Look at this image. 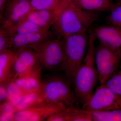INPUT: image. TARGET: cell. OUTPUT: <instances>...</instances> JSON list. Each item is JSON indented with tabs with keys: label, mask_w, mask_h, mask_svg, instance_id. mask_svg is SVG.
<instances>
[{
	"label": "cell",
	"mask_w": 121,
	"mask_h": 121,
	"mask_svg": "<svg viewBox=\"0 0 121 121\" xmlns=\"http://www.w3.org/2000/svg\"><path fill=\"white\" fill-rule=\"evenodd\" d=\"M98 13L84 10L66 0L51 26V31L56 38L60 39L70 35L86 33L98 19Z\"/></svg>",
	"instance_id": "6da1fadb"
},
{
	"label": "cell",
	"mask_w": 121,
	"mask_h": 121,
	"mask_svg": "<svg viewBox=\"0 0 121 121\" xmlns=\"http://www.w3.org/2000/svg\"><path fill=\"white\" fill-rule=\"evenodd\" d=\"M89 33V41L86 53L78 68L72 84L76 101L82 106L92 94L99 80L95 62L96 47L95 37L91 30Z\"/></svg>",
	"instance_id": "7a4b0ae2"
},
{
	"label": "cell",
	"mask_w": 121,
	"mask_h": 121,
	"mask_svg": "<svg viewBox=\"0 0 121 121\" xmlns=\"http://www.w3.org/2000/svg\"><path fill=\"white\" fill-rule=\"evenodd\" d=\"M56 71L42 77L39 92L45 100L62 103L66 107L73 106L76 99L71 89V79L64 72Z\"/></svg>",
	"instance_id": "3957f363"
},
{
	"label": "cell",
	"mask_w": 121,
	"mask_h": 121,
	"mask_svg": "<svg viewBox=\"0 0 121 121\" xmlns=\"http://www.w3.org/2000/svg\"><path fill=\"white\" fill-rule=\"evenodd\" d=\"M87 33L70 35L62 39L65 59L57 70L59 69L66 74L71 79L72 84L87 50L89 33Z\"/></svg>",
	"instance_id": "277c9868"
},
{
	"label": "cell",
	"mask_w": 121,
	"mask_h": 121,
	"mask_svg": "<svg viewBox=\"0 0 121 121\" xmlns=\"http://www.w3.org/2000/svg\"><path fill=\"white\" fill-rule=\"evenodd\" d=\"M31 49L35 53L43 69L56 71L64 61L65 53L62 39L50 37Z\"/></svg>",
	"instance_id": "5b68a950"
},
{
	"label": "cell",
	"mask_w": 121,
	"mask_h": 121,
	"mask_svg": "<svg viewBox=\"0 0 121 121\" xmlns=\"http://www.w3.org/2000/svg\"><path fill=\"white\" fill-rule=\"evenodd\" d=\"M121 59V49H114L99 43L96 48L95 66L99 81L103 84L118 68Z\"/></svg>",
	"instance_id": "8992f818"
},
{
	"label": "cell",
	"mask_w": 121,
	"mask_h": 121,
	"mask_svg": "<svg viewBox=\"0 0 121 121\" xmlns=\"http://www.w3.org/2000/svg\"><path fill=\"white\" fill-rule=\"evenodd\" d=\"M66 107L60 103L43 100L22 110L16 111L13 121H46L51 115Z\"/></svg>",
	"instance_id": "52a82bcc"
},
{
	"label": "cell",
	"mask_w": 121,
	"mask_h": 121,
	"mask_svg": "<svg viewBox=\"0 0 121 121\" xmlns=\"http://www.w3.org/2000/svg\"><path fill=\"white\" fill-rule=\"evenodd\" d=\"M82 108L91 111L121 109V96L105 84H101L82 106Z\"/></svg>",
	"instance_id": "ba28073f"
},
{
	"label": "cell",
	"mask_w": 121,
	"mask_h": 121,
	"mask_svg": "<svg viewBox=\"0 0 121 121\" xmlns=\"http://www.w3.org/2000/svg\"><path fill=\"white\" fill-rule=\"evenodd\" d=\"M33 11L30 0H8L0 20V29L16 24Z\"/></svg>",
	"instance_id": "9c48e42d"
},
{
	"label": "cell",
	"mask_w": 121,
	"mask_h": 121,
	"mask_svg": "<svg viewBox=\"0 0 121 121\" xmlns=\"http://www.w3.org/2000/svg\"><path fill=\"white\" fill-rule=\"evenodd\" d=\"M16 51V56L12 69V78L27 73L39 63L35 53L31 48H25Z\"/></svg>",
	"instance_id": "30bf717a"
},
{
	"label": "cell",
	"mask_w": 121,
	"mask_h": 121,
	"mask_svg": "<svg viewBox=\"0 0 121 121\" xmlns=\"http://www.w3.org/2000/svg\"><path fill=\"white\" fill-rule=\"evenodd\" d=\"M99 43L114 49H121V28L109 24L91 30Z\"/></svg>",
	"instance_id": "8fae6325"
},
{
	"label": "cell",
	"mask_w": 121,
	"mask_h": 121,
	"mask_svg": "<svg viewBox=\"0 0 121 121\" xmlns=\"http://www.w3.org/2000/svg\"><path fill=\"white\" fill-rule=\"evenodd\" d=\"M51 31L45 32L31 33L23 35H17L10 37L8 48L17 51L21 48H32L53 36Z\"/></svg>",
	"instance_id": "7c38bea8"
},
{
	"label": "cell",
	"mask_w": 121,
	"mask_h": 121,
	"mask_svg": "<svg viewBox=\"0 0 121 121\" xmlns=\"http://www.w3.org/2000/svg\"><path fill=\"white\" fill-rule=\"evenodd\" d=\"M43 67L37 64L30 71L11 79L21 89L29 92L39 91L42 81Z\"/></svg>",
	"instance_id": "4fadbf2b"
},
{
	"label": "cell",
	"mask_w": 121,
	"mask_h": 121,
	"mask_svg": "<svg viewBox=\"0 0 121 121\" xmlns=\"http://www.w3.org/2000/svg\"><path fill=\"white\" fill-rule=\"evenodd\" d=\"M59 8L50 10H34L22 20H28L41 27L50 29L66 2Z\"/></svg>",
	"instance_id": "5bb4252c"
},
{
	"label": "cell",
	"mask_w": 121,
	"mask_h": 121,
	"mask_svg": "<svg viewBox=\"0 0 121 121\" xmlns=\"http://www.w3.org/2000/svg\"><path fill=\"white\" fill-rule=\"evenodd\" d=\"M17 52L12 49L0 52V84H4L12 78V71Z\"/></svg>",
	"instance_id": "9a60e30c"
},
{
	"label": "cell",
	"mask_w": 121,
	"mask_h": 121,
	"mask_svg": "<svg viewBox=\"0 0 121 121\" xmlns=\"http://www.w3.org/2000/svg\"><path fill=\"white\" fill-rule=\"evenodd\" d=\"M9 37L31 33L45 32L50 30L40 27L28 20H23L18 23L4 29H0Z\"/></svg>",
	"instance_id": "2e32d148"
},
{
	"label": "cell",
	"mask_w": 121,
	"mask_h": 121,
	"mask_svg": "<svg viewBox=\"0 0 121 121\" xmlns=\"http://www.w3.org/2000/svg\"><path fill=\"white\" fill-rule=\"evenodd\" d=\"M79 8L91 12H109L114 3L112 0H71Z\"/></svg>",
	"instance_id": "e0dca14e"
},
{
	"label": "cell",
	"mask_w": 121,
	"mask_h": 121,
	"mask_svg": "<svg viewBox=\"0 0 121 121\" xmlns=\"http://www.w3.org/2000/svg\"><path fill=\"white\" fill-rule=\"evenodd\" d=\"M6 87L8 101L16 107L22 101L24 97L26 95L31 92H29L24 90L12 79L4 83Z\"/></svg>",
	"instance_id": "ac0fdd59"
},
{
	"label": "cell",
	"mask_w": 121,
	"mask_h": 121,
	"mask_svg": "<svg viewBox=\"0 0 121 121\" xmlns=\"http://www.w3.org/2000/svg\"><path fill=\"white\" fill-rule=\"evenodd\" d=\"M64 111L66 121H93L90 111L72 106L66 107Z\"/></svg>",
	"instance_id": "d6986e66"
},
{
	"label": "cell",
	"mask_w": 121,
	"mask_h": 121,
	"mask_svg": "<svg viewBox=\"0 0 121 121\" xmlns=\"http://www.w3.org/2000/svg\"><path fill=\"white\" fill-rule=\"evenodd\" d=\"M91 112L93 121H121V109Z\"/></svg>",
	"instance_id": "ffe728a7"
},
{
	"label": "cell",
	"mask_w": 121,
	"mask_h": 121,
	"mask_svg": "<svg viewBox=\"0 0 121 121\" xmlns=\"http://www.w3.org/2000/svg\"><path fill=\"white\" fill-rule=\"evenodd\" d=\"M65 0H30L34 10L56 9L61 7Z\"/></svg>",
	"instance_id": "44dd1931"
},
{
	"label": "cell",
	"mask_w": 121,
	"mask_h": 121,
	"mask_svg": "<svg viewBox=\"0 0 121 121\" xmlns=\"http://www.w3.org/2000/svg\"><path fill=\"white\" fill-rule=\"evenodd\" d=\"M45 100L39 91L31 92L25 95L16 107V111L22 110L38 102Z\"/></svg>",
	"instance_id": "7402d4cb"
},
{
	"label": "cell",
	"mask_w": 121,
	"mask_h": 121,
	"mask_svg": "<svg viewBox=\"0 0 121 121\" xmlns=\"http://www.w3.org/2000/svg\"><path fill=\"white\" fill-rule=\"evenodd\" d=\"M115 93L121 96V67L117 69L104 83Z\"/></svg>",
	"instance_id": "603a6c76"
},
{
	"label": "cell",
	"mask_w": 121,
	"mask_h": 121,
	"mask_svg": "<svg viewBox=\"0 0 121 121\" xmlns=\"http://www.w3.org/2000/svg\"><path fill=\"white\" fill-rule=\"evenodd\" d=\"M109 24L113 25L121 28V1L118 0L114 3L112 9L109 12L107 17Z\"/></svg>",
	"instance_id": "cb8c5ba5"
},
{
	"label": "cell",
	"mask_w": 121,
	"mask_h": 121,
	"mask_svg": "<svg viewBox=\"0 0 121 121\" xmlns=\"http://www.w3.org/2000/svg\"><path fill=\"white\" fill-rule=\"evenodd\" d=\"M0 121H13V115L16 112L14 106L7 101L0 104Z\"/></svg>",
	"instance_id": "d4e9b609"
},
{
	"label": "cell",
	"mask_w": 121,
	"mask_h": 121,
	"mask_svg": "<svg viewBox=\"0 0 121 121\" xmlns=\"http://www.w3.org/2000/svg\"><path fill=\"white\" fill-rule=\"evenodd\" d=\"M10 37L2 30H0V52L8 48Z\"/></svg>",
	"instance_id": "484cf974"
},
{
	"label": "cell",
	"mask_w": 121,
	"mask_h": 121,
	"mask_svg": "<svg viewBox=\"0 0 121 121\" xmlns=\"http://www.w3.org/2000/svg\"><path fill=\"white\" fill-rule=\"evenodd\" d=\"M0 84V103L1 104L8 101V99L5 85L4 84Z\"/></svg>",
	"instance_id": "4316f807"
},
{
	"label": "cell",
	"mask_w": 121,
	"mask_h": 121,
	"mask_svg": "<svg viewBox=\"0 0 121 121\" xmlns=\"http://www.w3.org/2000/svg\"><path fill=\"white\" fill-rule=\"evenodd\" d=\"M8 0H0V19H2L3 12Z\"/></svg>",
	"instance_id": "83f0119b"
},
{
	"label": "cell",
	"mask_w": 121,
	"mask_h": 121,
	"mask_svg": "<svg viewBox=\"0 0 121 121\" xmlns=\"http://www.w3.org/2000/svg\"><path fill=\"white\" fill-rule=\"evenodd\" d=\"M66 0L69 1H71V0Z\"/></svg>",
	"instance_id": "f1b7e54d"
},
{
	"label": "cell",
	"mask_w": 121,
	"mask_h": 121,
	"mask_svg": "<svg viewBox=\"0 0 121 121\" xmlns=\"http://www.w3.org/2000/svg\"><path fill=\"white\" fill-rule=\"evenodd\" d=\"M119 1H121V0H119Z\"/></svg>",
	"instance_id": "f546056e"
}]
</instances>
